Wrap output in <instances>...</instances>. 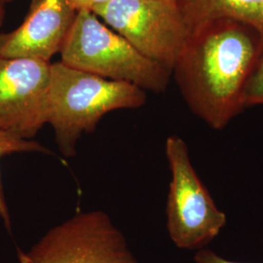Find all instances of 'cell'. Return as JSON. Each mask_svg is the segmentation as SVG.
I'll return each mask as SVG.
<instances>
[{"label": "cell", "mask_w": 263, "mask_h": 263, "mask_svg": "<svg viewBox=\"0 0 263 263\" xmlns=\"http://www.w3.org/2000/svg\"><path fill=\"white\" fill-rule=\"evenodd\" d=\"M259 57L254 28L215 20L189 34L172 74L190 111L219 131L244 111L245 86Z\"/></svg>", "instance_id": "1"}, {"label": "cell", "mask_w": 263, "mask_h": 263, "mask_svg": "<svg viewBox=\"0 0 263 263\" xmlns=\"http://www.w3.org/2000/svg\"><path fill=\"white\" fill-rule=\"evenodd\" d=\"M145 103V91L136 85L106 79L63 62L50 66L47 124L53 127L57 145L66 158L76 156L79 139L94 133L105 114L140 108Z\"/></svg>", "instance_id": "2"}, {"label": "cell", "mask_w": 263, "mask_h": 263, "mask_svg": "<svg viewBox=\"0 0 263 263\" xmlns=\"http://www.w3.org/2000/svg\"><path fill=\"white\" fill-rule=\"evenodd\" d=\"M60 54L67 66L156 94L167 90L172 76L88 10L78 11Z\"/></svg>", "instance_id": "3"}, {"label": "cell", "mask_w": 263, "mask_h": 263, "mask_svg": "<svg viewBox=\"0 0 263 263\" xmlns=\"http://www.w3.org/2000/svg\"><path fill=\"white\" fill-rule=\"evenodd\" d=\"M165 152L171 172L166 205L170 239L181 250L206 249L226 227L227 216L199 178L185 141L171 135Z\"/></svg>", "instance_id": "4"}, {"label": "cell", "mask_w": 263, "mask_h": 263, "mask_svg": "<svg viewBox=\"0 0 263 263\" xmlns=\"http://www.w3.org/2000/svg\"><path fill=\"white\" fill-rule=\"evenodd\" d=\"M20 263H140L126 237L101 210L79 212L50 228Z\"/></svg>", "instance_id": "5"}, {"label": "cell", "mask_w": 263, "mask_h": 263, "mask_svg": "<svg viewBox=\"0 0 263 263\" xmlns=\"http://www.w3.org/2000/svg\"><path fill=\"white\" fill-rule=\"evenodd\" d=\"M92 12L143 56L171 72L189 36L176 2L111 0Z\"/></svg>", "instance_id": "6"}, {"label": "cell", "mask_w": 263, "mask_h": 263, "mask_svg": "<svg viewBox=\"0 0 263 263\" xmlns=\"http://www.w3.org/2000/svg\"><path fill=\"white\" fill-rule=\"evenodd\" d=\"M51 63L0 56V131L31 141L47 124Z\"/></svg>", "instance_id": "7"}, {"label": "cell", "mask_w": 263, "mask_h": 263, "mask_svg": "<svg viewBox=\"0 0 263 263\" xmlns=\"http://www.w3.org/2000/svg\"><path fill=\"white\" fill-rule=\"evenodd\" d=\"M77 14L67 0H31L19 27L0 33V56L50 63L61 53Z\"/></svg>", "instance_id": "8"}, {"label": "cell", "mask_w": 263, "mask_h": 263, "mask_svg": "<svg viewBox=\"0 0 263 263\" xmlns=\"http://www.w3.org/2000/svg\"><path fill=\"white\" fill-rule=\"evenodd\" d=\"M178 5L189 34L215 20H236L258 33L263 56V0H179Z\"/></svg>", "instance_id": "9"}, {"label": "cell", "mask_w": 263, "mask_h": 263, "mask_svg": "<svg viewBox=\"0 0 263 263\" xmlns=\"http://www.w3.org/2000/svg\"><path fill=\"white\" fill-rule=\"evenodd\" d=\"M29 152H39L52 154L50 151L44 145L40 144L37 141H27L13 137L7 133L0 131V160L11 154L15 153H29ZM0 218L3 221L5 228L12 232V219L10 216L9 208L4 194L3 185L0 176Z\"/></svg>", "instance_id": "10"}, {"label": "cell", "mask_w": 263, "mask_h": 263, "mask_svg": "<svg viewBox=\"0 0 263 263\" xmlns=\"http://www.w3.org/2000/svg\"><path fill=\"white\" fill-rule=\"evenodd\" d=\"M242 103L244 109L263 106V56L257 60L246 83Z\"/></svg>", "instance_id": "11"}, {"label": "cell", "mask_w": 263, "mask_h": 263, "mask_svg": "<svg viewBox=\"0 0 263 263\" xmlns=\"http://www.w3.org/2000/svg\"><path fill=\"white\" fill-rule=\"evenodd\" d=\"M194 262L195 263H244L232 261L220 256L219 254L213 252L212 250L202 249L197 251L194 254Z\"/></svg>", "instance_id": "12"}, {"label": "cell", "mask_w": 263, "mask_h": 263, "mask_svg": "<svg viewBox=\"0 0 263 263\" xmlns=\"http://www.w3.org/2000/svg\"><path fill=\"white\" fill-rule=\"evenodd\" d=\"M67 1L77 11H80V10L93 11L95 8L105 4L111 0H67Z\"/></svg>", "instance_id": "13"}, {"label": "cell", "mask_w": 263, "mask_h": 263, "mask_svg": "<svg viewBox=\"0 0 263 263\" xmlns=\"http://www.w3.org/2000/svg\"><path fill=\"white\" fill-rule=\"evenodd\" d=\"M4 19H5V9L2 8V7H0V28H1L2 25H3Z\"/></svg>", "instance_id": "14"}, {"label": "cell", "mask_w": 263, "mask_h": 263, "mask_svg": "<svg viewBox=\"0 0 263 263\" xmlns=\"http://www.w3.org/2000/svg\"><path fill=\"white\" fill-rule=\"evenodd\" d=\"M13 0H0V7L4 8L7 4L11 3Z\"/></svg>", "instance_id": "15"}, {"label": "cell", "mask_w": 263, "mask_h": 263, "mask_svg": "<svg viewBox=\"0 0 263 263\" xmlns=\"http://www.w3.org/2000/svg\"><path fill=\"white\" fill-rule=\"evenodd\" d=\"M162 1H170V2H176L178 4V1L179 0H162Z\"/></svg>", "instance_id": "16"}]
</instances>
